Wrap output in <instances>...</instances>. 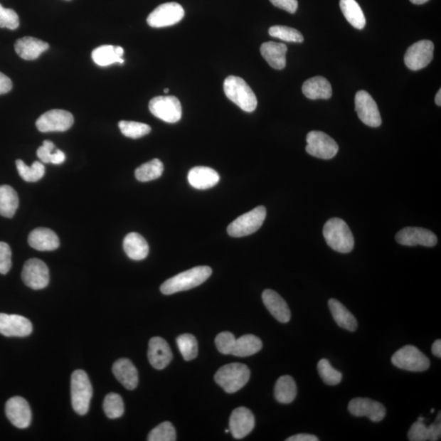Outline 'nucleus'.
Here are the masks:
<instances>
[{
  "instance_id": "obj_1",
  "label": "nucleus",
  "mask_w": 441,
  "mask_h": 441,
  "mask_svg": "<svg viewBox=\"0 0 441 441\" xmlns=\"http://www.w3.org/2000/svg\"><path fill=\"white\" fill-rule=\"evenodd\" d=\"M211 275L212 269L209 267L191 268L165 281L161 286V291L164 295H171L179 292L189 290L205 282Z\"/></svg>"
},
{
  "instance_id": "obj_2",
  "label": "nucleus",
  "mask_w": 441,
  "mask_h": 441,
  "mask_svg": "<svg viewBox=\"0 0 441 441\" xmlns=\"http://www.w3.org/2000/svg\"><path fill=\"white\" fill-rule=\"evenodd\" d=\"M323 235L327 245L335 251L349 253L354 248V237L343 219L334 218L327 220Z\"/></svg>"
},
{
  "instance_id": "obj_3",
  "label": "nucleus",
  "mask_w": 441,
  "mask_h": 441,
  "mask_svg": "<svg viewBox=\"0 0 441 441\" xmlns=\"http://www.w3.org/2000/svg\"><path fill=\"white\" fill-rule=\"evenodd\" d=\"M223 87L225 96L236 106L246 112H255L257 106L255 93L240 77H228L224 81Z\"/></svg>"
},
{
  "instance_id": "obj_4",
  "label": "nucleus",
  "mask_w": 441,
  "mask_h": 441,
  "mask_svg": "<svg viewBox=\"0 0 441 441\" xmlns=\"http://www.w3.org/2000/svg\"><path fill=\"white\" fill-rule=\"evenodd\" d=\"M250 378V371L244 363H233L220 368L215 381L225 393H235L244 388Z\"/></svg>"
},
{
  "instance_id": "obj_5",
  "label": "nucleus",
  "mask_w": 441,
  "mask_h": 441,
  "mask_svg": "<svg viewBox=\"0 0 441 441\" xmlns=\"http://www.w3.org/2000/svg\"><path fill=\"white\" fill-rule=\"evenodd\" d=\"M70 393L74 410L80 415H86L93 391L90 378L84 371L78 369L71 375Z\"/></svg>"
},
{
  "instance_id": "obj_6",
  "label": "nucleus",
  "mask_w": 441,
  "mask_h": 441,
  "mask_svg": "<svg viewBox=\"0 0 441 441\" xmlns=\"http://www.w3.org/2000/svg\"><path fill=\"white\" fill-rule=\"evenodd\" d=\"M391 363L397 368L410 372L426 371L431 363L425 354L412 345L405 346L397 351L391 357Z\"/></svg>"
},
{
  "instance_id": "obj_7",
  "label": "nucleus",
  "mask_w": 441,
  "mask_h": 441,
  "mask_svg": "<svg viewBox=\"0 0 441 441\" xmlns=\"http://www.w3.org/2000/svg\"><path fill=\"white\" fill-rule=\"evenodd\" d=\"M266 216V208L258 206L234 220L229 225L228 233L235 238L253 234L260 229Z\"/></svg>"
},
{
  "instance_id": "obj_8",
  "label": "nucleus",
  "mask_w": 441,
  "mask_h": 441,
  "mask_svg": "<svg viewBox=\"0 0 441 441\" xmlns=\"http://www.w3.org/2000/svg\"><path fill=\"white\" fill-rule=\"evenodd\" d=\"M149 110L154 115L164 122H179L183 115V109L178 97L174 96H159L152 99Z\"/></svg>"
},
{
  "instance_id": "obj_9",
  "label": "nucleus",
  "mask_w": 441,
  "mask_h": 441,
  "mask_svg": "<svg viewBox=\"0 0 441 441\" xmlns=\"http://www.w3.org/2000/svg\"><path fill=\"white\" fill-rule=\"evenodd\" d=\"M306 151L311 156L322 159H333L339 152V145L332 137L321 131H312L307 135Z\"/></svg>"
},
{
  "instance_id": "obj_10",
  "label": "nucleus",
  "mask_w": 441,
  "mask_h": 441,
  "mask_svg": "<svg viewBox=\"0 0 441 441\" xmlns=\"http://www.w3.org/2000/svg\"><path fill=\"white\" fill-rule=\"evenodd\" d=\"M185 11L178 3L171 2L159 5L148 16L147 23L153 28H163L174 26L184 19Z\"/></svg>"
},
{
  "instance_id": "obj_11",
  "label": "nucleus",
  "mask_w": 441,
  "mask_h": 441,
  "mask_svg": "<svg viewBox=\"0 0 441 441\" xmlns=\"http://www.w3.org/2000/svg\"><path fill=\"white\" fill-rule=\"evenodd\" d=\"M356 112L362 122L372 128L382 124V118L376 102L365 90L357 92L355 97Z\"/></svg>"
},
{
  "instance_id": "obj_12",
  "label": "nucleus",
  "mask_w": 441,
  "mask_h": 441,
  "mask_svg": "<svg viewBox=\"0 0 441 441\" xmlns=\"http://www.w3.org/2000/svg\"><path fill=\"white\" fill-rule=\"evenodd\" d=\"M21 278L26 285L32 289H43L49 283V271L47 265L38 258L26 261L21 272Z\"/></svg>"
},
{
  "instance_id": "obj_13",
  "label": "nucleus",
  "mask_w": 441,
  "mask_h": 441,
  "mask_svg": "<svg viewBox=\"0 0 441 441\" xmlns=\"http://www.w3.org/2000/svg\"><path fill=\"white\" fill-rule=\"evenodd\" d=\"M73 114L64 110H51L44 113L36 121V127L42 132H65L73 127Z\"/></svg>"
},
{
  "instance_id": "obj_14",
  "label": "nucleus",
  "mask_w": 441,
  "mask_h": 441,
  "mask_svg": "<svg viewBox=\"0 0 441 441\" xmlns=\"http://www.w3.org/2000/svg\"><path fill=\"white\" fill-rule=\"evenodd\" d=\"M434 44L430 41L413 43L405 55V63L412 70L425 68L433 59Z\"/></svg>"
},
{
  "instance_id": "obj_15",
  "label": "nucleus",
  "mask_w": 441,
  "mask_h": 441,
  "mask_svg": "<svg viewBox=\"0 0 441 441\" xmlns=\"http://www.w3.org/2000/svg\"><path fill=\"white\" fill-rule=\"evenodd\" d=\"M349 410L353 416L367 417L372 422H381L387 410L380 402L369 398H355L350 401Z\"/></svg>"
},
{
  "instance_id": "obj_16",
  "label": "nucleus",
  "mask_w": 441,
  "mask_h": 441,
  "mask_svg": "<svg viewBox=\"0 0 441 441\" xmlns=\"http://www.w3.org/2000/svg\"><path fill=\"white\" fill-rule=\"evenodd\" d=\"M9 420L15 427L24 429L28 427L31 423V410L28 402L20 396L10 398L5 406Z\"/></svg>"
},
{
  "instance_id": "obj_17",
  "label": "nucleus",
  "mask_w": 441,
  "mask_h": 441,
  "mask_svg": "<svg viewBox=\"0 0 441 441\" xmlns=\"http://www.w3.org/2000/svg\"><path fill=\"white\" fill-rule=\"evenodd\" d=\"M32 331V324L28 319L19 315L0 313V334L2 335L23 338L29 336Z\"/></svg>"
},
{
  "instance_id": "obj_18",
  "label": "nucleus",
  "mask_w": 441,
  "mask_h": 441,
  "mask_svg": "<svg viewBox=\"0 0 441 441\" xmlns=\"http://www.w3.org/2000/svg\"><path fill=\"white\" fill-rule=\"evenodd\" d=\"M400 245L405 246L423 245L433 247L437 244V238L431 230L421 228H405L395 235Z\"/></svg>"
},
{
  "instance_id": "obj_19",
  "label": "nucleus",
  "mask_w": 441,
  "mask_h": 441,
  "mask_svg": "<svg viewBox=\"0 0 441 441\" xmlns=\"http://www.w3.org/2000/svg\"><path fill=\"white\" fill-rule=\"evenodd\" d=\"M255 418L253 413L245 407L233 410L230 417V432L235 439L247 437L255 428Z\"/></svg>"
},
{
  "instance_id": "obj_20",
  "label": "nucleus",
  "mask_w": 441,
  "mask_h": 441,
  "mask_svg": "<svg viewBox=\"0 0 441 441\" xmlns=\"http://www.w3.org/2000/svg\"><path fill=\"white\" fill-rule=\"evenodd\" d=\"M148 360L159 371L166 368L173 360V352L167 341L162 338L154 337L149 341Z\"/></svg>"
},
{
  "instance_id": "obj_21",
  "label": "nucleus",
  "mask_w": 441,
  "mask_h": 441,
  "mask_svg": "<svg viewBox=\"0 0 441 441\" xmlns=\"http://www.w3.org/2000/svg\"><path fill=\"white\" fill-rule=\"evenodd\" d=\"M262 297L265 307L278 322L288 323L290 321V309L277 292L272 289L264 290Z\"/></svg>"
},
{
  "instance_id": "obj_22",
  "label": "nucleus",
  "mask_w": 441,
  "mask_h": 441,
  "mask_svg": "<svg viewBox=\"0 0 441 441\" xmlns=\"http://www.w3.org/2000/svg\"><path fill=\"white\" fill-rule=\"evenodd\" d=\"M113 373L126 389L134 390L139 384V373L129 359H119L114 363Z\"/></svg>"
},
{
  "instance_id": "obj_23",
  "label": "nucleus",
  "mask_w": 441,
  "mask_h": 441,
  "mask_svg": "<svg viewBox=\"0 0 441 441\" xmlns=\"http://www.w3.org/2000/svg\"><path fill=\"white\" fill-rule=\"evenodd\" d=\"M29 245L38 251H53L60 245L58 236L51 229L40 228L31 231Z\"/></svg>"
},
{
  "instance_id": "obj_24",
  "label": "nucleus",
  "mask_w": 441,
  "mask_h": 441,
  "mask_svg": "<svg viewBox=\"0 0 441 441\" xmlns=\"http://www.w3.org/2000/svg\"><path fill=\"white\" fill-rule=\"evenodd\" d=\"M48 43L34 37H24L19 38L15 43V51L24 60H36L41 55L48 51Z\"/></svg>"
},
{
  "instance_id": "obj_25",
  "label": "nucleus",
  "mask_w": 441,
  "mask_h": 441,
  "mask_svg": "<svg viewBox=\"0 0 441 441\" xmlns=\"http://www.w3.org/2000/svg\"><path fill=\"white\" fill-rule=\"evenodd\" d=\"M190 185L198 190L211 188L218 184L219 174L214 169L208 167L198 166L190 170L188 174Z\"/></svg>"
},
{
  "instance_id": "obj_26",
  "label": "nucleus",
  "mask_w": 441,
  "mask_h": 441,
  "mask_svg": "<svg viewBox=\"0 0 441 441\" xmlns=\"http://www.w3.org/2000/svg\"><path fill=\"white\" fill-rule=\"evenodd\" d=\"M288 48L285 43L266 42L262 44L260 52L267 63L275 70H283L286 65V53Z\"/></svg>"
},
{
  "instance_id": "obj_27",
  "label": "nucleus",
  "mask_w": 441,
  "mask_h": 441,
  "mask_svg": "<svg viewBox=\"0 0 441 441\" xmlns=\"http://www.w3.org/2000/svg\"><path fill=\"white\" fill-rule=\"evenodd\" d=\"M302 92L312 100L329 99L332 97L333 90L330 83L322 76H316L304 82Z\"/></svg>"
},
{
  "instance_id": "obj_28",
  "label": "nucleus",
  "mask_w": 441,
  "mask_h": 441,
  "mask_svg": "<svg viewBox=\"0 0 441 441\" xmlns=\"http://www.w3.org/2000/svg\"><path fill=\"white\" fill-rule=\"evenodd\" d=\"M328 304L330 312L339 326L350 332H355L358 328V323L356 317L349 309L343 303L334 299H329Z\"/></svg>"
},
{
  "instance_id": "obj_29",
  "label": "nucleus",
  "mask_w": 441,
  "mask_h": 441,
  "mask_svg": "<svg viewBox=\"0 0 441 441\" xmlns=\"http://www.w3.org/2000/svg\"><path fill=\"white\" fill-rule=\"evenodd\" d=\"M124 250L132 260L141 261L148 256L149 245L144 237L139 233H132L125 236Z\"/></svg>"
},
{
  "instance_id": "obj_30",
  "label": "nucleus",
  "mask_w": 441,
  "mask_h": 441,
  "mask_svg": "<svg viewBox=\"0 0 441 441\" xmlns=\"http://www.w3.org/2000/svg\"><path fill=\"white\" fill-rule=\"evenodd\" d=\"M297 385L294 379L289 375L280 377L275 386V399L281 404H290L297 396Z\"/></svg>"
},
{
  "instance_id": "obj_31",
  "label": "nucleus",
  "mask_w": 441,
  "mask_h": 441,
  "mask_svg": "<svg viewBox=\"0 0 441 441\" xmlns=\"http://www.w3.org/2000/svg\"><path fill=\"white\" fill-rule=\"evenodd\" d=\"M262 349V340L255 335L246 334L235 340L230 355L247 357L256 354Z\"/></svg>"
},
{
  "instance_id": "obj_32",
  "label": "nucleus",
  "mask_w": 441,
  "mask_h": 441,
  "mask_svg": "<svg viewBox=\"0 0 441 441\" xmlns=\"http://www.w3.org/2000/svg\"><path fill=\"white\" fill-rule=\"evenodd\" d=\"M339 4L345 18L353 27L362 30L366 26L365 14L356 0H340Z\"/></svg>"
},
{
  "instance_id": "obj_33",
  "label": "nucleus",
  "mask_w": 441,
  "mask_h": 441,
  "mask_svg": "<svg viewBox=\"0 0 441 441\" xmlns=\"http://www.w3.org/2000/svg\"><path fill=\"white\" fill-rule=\"evenodd\" d=\"M19 206L18 194L12 186H0V215L12 218Z\"/></svg>"
},
{
  "instance_id": "obj_34",
  "label": "nucleus",
  "mask_w": 441,
  "mask_h": 441,
  "mask_svg": "<svg viewBox=\"0 0 441 441\" xmlns=\"http://www.w3.org/2000/svg\"><path fill=\"white\" fill-rule=\"evenodd\" d=\"M92 58L93 62L100 66H107L117 63L122 64L124 62L113 46H102L95 48L92 53Z\"/></svg>"
},
{
  "instance_id": "obj_35",
  "label": "nucleus",
  "mask_w": 441,
  "mask_h": 441,
  "mask_svg": "<svg viewBox=\"0 0 441 441\" xmlns=\"http://www.w3.org/2000/svg\"><path fill=\"white\" fill-rule=\"evenodd\" d=\"M164 172V164L158 159L141 165L135 171L136 179L142 183L161 178Z\"/></svg>"
},
{
  "instance_id": "obj_36",
  "label": "nucleus",
  "mask_w": 441,
  "mask_h": 441,
  "mask_svg": "<svg viewBox=\"0 0 441 441\" xmlns=\"http://www.w3.org/2000/svg\"><path fill=\"white\" fill-rule=\"evenodd\" d=\"M16 165L21 178L28 183H36L41 180L46 174V167L41 162L36 161L29 167L21 159H18Z\"/></svg>"
},
{
  "instance_id": "obj_37",
  "label": "nucleus",
  "mask_w": 441,
  "mask_h": 441,
  "mask_svg": "<svg viewBox=\"0 0 441 441\" xmlns=\"http://www.w3.org/2000/svg\"><path fill=\"white\" fill-rule=\"evenodd\" d=\"M176 344L185 361H189L196 358L198 343L194 336L190 334H181L176 339Z\"/></svg>"
},
{
  "instance_id": "obj_38",
  "label": "nucleus",
  "mask_w": 441,
  "mask_h": 441,
  "mask_svg": "<svg viewBox=\"0 0 441 441\" xmlns=\"http://www.w3.org/2000/svg\"><path fill=\"white\" fill-rule=\"evenodd\" d=\"M119 128L125 137L132 139H140L150 134L152 131L151 127L148 124L135 122V121H120Z\"/></svg>"
},
{
  "instance_id": "obj_39",
  "label": "nucleus",
  "mask_w": 441,
  "mask_h": 441,
  "mask_svg": "<svg viewBox=\"0 0 441 441\" xmlns=\"http://www.w3.org/2000/svg\"><path fill=\"white\" fill-rule=\"evenodd\" d=\"M103 410L110 419L120 418L124 415V405L122 397L117 393H110L105 397Z\"/></svg>"
},
{
  "instance_id": "obj_40",
  "label": "nucleus",
  "mask_w": 441,
  "mask_h": 441,
  "mask_svg": "<svg viewBox=\"0 0 441 441\" xmlns=\"http://www.w3.org/2000/svg\"><path fill=\"white\" fill-rule=\"evenodd\" d=\"M319 377H321L325 384L336 386L341 382L343 374L335 369L329 361L322 359L319 361L317 365Z\"/></svg>"
},
{
  "instance_id": "obj_41",
  "label": "nucleus",
  "mask_w": 441,
  "mask_h": 441,
  "mask_svg": "<svg viewBox=\"0 0 441 441\" xmlns=\"http://www.w3.org/2000/svg\"><path fill=\"white\" fill-rule=\"evenodd\" d=\"M269 35L274 38H280V40L291 42L302 43L304 41L301 33L289 26H274L269 29Z\"/></svg>"
},
{
  "instance_id": "obj_42",
  "label": "nucleus",
  "mask_w": 441,
  "mask_h": 441,
  "mask_svg": "<svg viewBox=\"0 0 441 441\" xmlns=\"http://www.w3.org/2000/svg\"><path fill=\"white\" fill-rule=\"evenodd\" d=\"M147 440L149 441L176 440V431L173 424L170 422H164L159 424L149 434Z\"/></svg>"
},
{
  "instance_id": "obj_43",
  "label": "nucleus",
  "mask_w": 441,
  "mask_h": 441,
  "mask_svg": "<svg viewBox=\"0 0 441 441\" xmlns=\"http://www.w3.org/2000/svg\"><path fill=\"white\" fill-rule=\"evenodd\" d=\"M20 22L18 15L14 10L5 9L0 4V28L16 30L18 28Z\"/></svg>"
},
{
  "instance_id": "obj_44",
  "label": "nucleus",
  "mask_w": 441,
  "mask_h": 441,
  "mask_svg": "<svg viewBox=\"0 0 441 441\" xmlns=\"http://www.w3.org/2000/svg\"><path fill=\"white\" fill-rule=\"evenodd\" d=\"M235 340L233 334L223 332L217 336L216 339H215V344H216L220 353L223 355H229L233 350Z\"/></svg>"
},
{
  "instance_id": "obj_45",
  "label": "nucleus",
  "mask_w": 441,
  "mask_h": 441,
  "mask_svg": "<svg viewBox=\"0 0 441 441\" xmlns=\"http://www.w3.org/2000/svg\"><path fill=\"white\" fill-rule=\"evenodd\" d=\"M429 429L424 424L423 421L418 420L411 426L408 438L410 441H426L429 440Z\"/></svg>"
},
{
  "instance_id": "obj_46",
  "label": "nucleus",
  "mask_w": 441,
  "mask_h": 441,
  "mask_svg": "<svg viewBox=\"0 0 441 441\" xmlns=\"http://www.w3.org/2000/svg\"><path fill=\"white\" fill-rule=\"evenodd\" d=\"M12 267V251L7 243L0 242V274L6 275Z\"/></svg>"
},
{
  "instance_id": "obj_47",
  "label": "nucleus",
  "mask_w": 441,
  "mask_h": 441,
  "mask_svg": "<svg viewBox=\"0 0 441 441\" xmlns=\"http://www.w3.org/2000/svg\"><path fill=\"white\" fill-rule=\"evenodd\" d=\"M55 146L51 141H44L43 146L38 149L37 156L43 163H51Z\"/></svg>"
},
{
  "instance_id": "obj_48",
  "label": "nucleus",
  "mask_w": 441,
  "mask_h": 441,
  "mask_svg": "<svg viewBox=\"0 0 441 441\" xmlns=\"http://www.w3.org/2000/svg\"><path fill=\"white\" fill-rule=\"evenodd\" d=\"M274 6L287 11L289 14H295L299 7L297 0H270Z\"/></svg>"
},
{
  "instance_id": "obj_49",
  "label": "nucleus",
  "mask_w": 441,
  "mask_h": 441,
  "mask_svg": "<svg viewBox=\"0 0 441 441\" xmlns=\"http://www.w3.org/2000/svg\"><path fill=\"white\" fill-rule=\"evenodd\" d=\"M428 429L429 440L435 441L440 440L441 435L440 413H439L437 420L431 426H429Z\"/></svg>"
},
{
  "instance_id": "obj_50",
  "label": "nucleus",
  "mask_w": 441,
  "mask_h": 441,
  "mask_svg": "<svg viewBox=\"0 0 441 441\" xmlns=\"http://www.w3.org/2000/svg\"><path fill=\"white\" fill-rule=\"evenodd\" d=\"M13 83L7 75L0 73V95H5L12 90Z\"/></svg>"
},
{
  "instance_id": "obj_51",
  "label": "nucleus",
  "mask_w": 441,
  "mask_h": 441,
  "mask_svg": "<svg viewBox=\"0 0 441 441\" xmlns=\"http://www.w3.org/2000/svg\"><path fill=\"white\" fill-rule=\"evenodd\" d=\"M287 441H318L316 435L311 434H297L286 440Z\"/></svg>"
},
{
  "instance_id": "obj_52",
  "label": "nucleus",
  "mask_w": 441,
  "mask_h": 441,
  "mask_svg": "<svg viewBox=\"0 0 441 441\" xmlns=\"http://www.w3.org/2000/svg\"><path fill=\"white\" fill-rule=\"evenodd\" d=\"M65 156L63 152L57 150L52 154L51 163L53 164H60L65 161Z\"/></svg>"
},
{
  "instance_id": "obj_53",
  "label": "nucleus",
  "mask_w": 441,
  "mask_h": 441,
  "mask_svg": "<svg viewBox=\"0 0 441 441\" xmlns=\"http://www.w3.org/2000/svg\"><path fill=\"white\" fill-rule=\"evenodd\" d=\"M432 351L435 356L441 358V341L440 339L435 340L432 346Z\"/></svg>"
},
{
  "instance_id": "obj_54",
  "label": "nucleus",
  "mask_w": 441,
  "mask_h": 441,
  "mask_svg": "<svg viewBox=\"0 0 441 441\" xmlns=\"http://www.w3.org/2000/svg\"><path fill=\"white\" fill-rule=\"evenodd\" d=\"M435 104L437 105V106L439 107L441 106V90H440L437 93V95H435Z\"/></svg>"
},
{
  "instance_id": "obj_55",
  "label": "nucleus",
  "mask_w": 441,
  "mask_h": 441,
  "mask_svg": "<svg viewBox=\"0 0 441 441\" xmlns=\"http://www.w3.org/2000/svg\"><path fill=\"white\" fill-rule=\"evenodd\" d=\"M410 1L413 4H423L429 1V0H410Z\"/></svg>"
},
{
  "instance_id": "obj_56",
  "label": "nucleus",
  "mask_w": 441,
  "mask_h": 441,
  "mask_svg": "<svg viewBox=\"0 0 441 441\" xmlns=\"http://www.w3.org/2000/svg\"><path fill=\"white\" fill-rule=\"evenodd\" d=\"M164 92V93H169V88H165Z\"/></svg>"
},
{
  "instance_id": "obj_57",
  "label": "nucleus",
  "mask_w": 441,
  "mask_h": 441,
  "mask_svg": "<svg viewBox=\"0 0 441 441\" xmlns=\"http://www.w3.org/2000/svg\"><path fill=\"white\" fill-rule=\"evenodd\" d=\"M229 432H230V430H228V429H225V433H228Z\"/></svg>"
},
{
  "instance_id": "obj_58",
  "label": "nucleus",
  "mask_w": 441,
  "mask_h": 441,
  "mask_svg": "<svg viewBox=\"0 0 441 441\" xmlns=\"http://www.w3.org/2000/svg\"><path fill=\"white\" fill-rule=\"evenodd\" d=\"M434 411H435V410H434V409H432V413H433Z\"/></svg>"
}]
</instances>
